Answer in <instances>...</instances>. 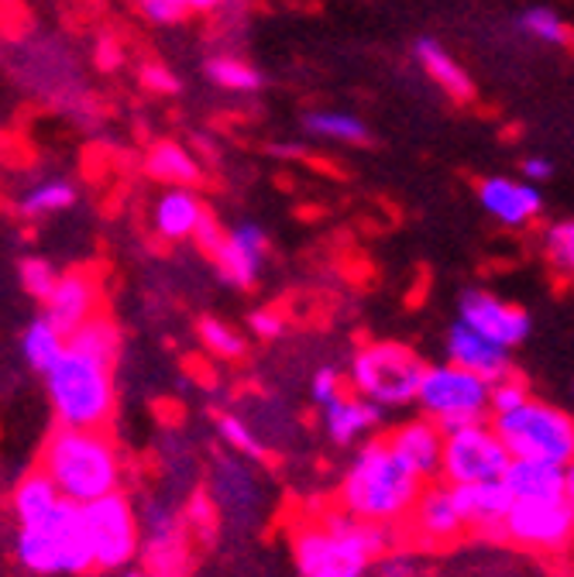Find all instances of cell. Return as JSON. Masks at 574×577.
<instances>
[{
  "instance_id": "ac0fdd59",
  "label": "cell",
  "mask_w": 574,
  "mask_h": 577,
  "mask_svg": "<svg viewBox=\"0 0 574 577\" xmlns=\"http://www.w3.org/2000/svg\"><path fill=\"white\" fill-rule=\"evenodd\" d=\"M447 364H455V368H465L471 375H478L486 385H499L512 375V361H509V351L478 338L475 330H468L465 323H455L447 330Z\"/></svg>"
},
{
  "instance_id": "ffe728a7",
  "label": "cell",
  "mask_w": 574,
  "mask_h": 577,
  "mask_svg": "<svg viewBox=\"0 0 574 577\" xmlns=\"http://www.w3.org/2000/svg\"><path fill=\"white\" fill-rule=\"evenodd\" d=\"M268 255V237L262 227L255 224H237L227 231L224 237V248L217 252V268L221 276L231 282V286H241L248 289L258 282V271H262V261Z\"/></svg>"
},
{
  "instance_id": "6da1fadb",
  "label": "cell",
  "mask_w": 574,
  "mask_h": 577,
  "mask_svg": "<svg viewBox=\"0 0 574 577\" xmlns=\"http://www.w3.org/2000/svg\"><path fill=\"white\" fill-rule=\"evenodd\" d=\"M396 530L358 523L330 509L317 523H304L293 536L296 567L304 577H365L375 560L396 554Z\"/></svg>"
},
{
  "instance_id": "52a82bcc",
  "label": "cell",
  "mask_w": 574,
  "mask_h": 577,
  "mask_svg": "<svg viewBox=\"0 0 574 577\" xmlns=\"http://www.w3.org/2000/svg\"><path fill=\"white\" fill-rule=\"evenodd\" d=\"M489 388L492 385L465 368H455V364H434V368H423L413 403L423 416L437 423L444 437H450L478 427V423H489Z\"/></svg>"
},
{
  "instance_id": "f6af8a7d",
  "label": "cell",
  "mask_w": 574,
  "mask_h": 577,
  "mask_svg": "<svg viewBox=\"0 0 574 577\" xmlns=\"http://www.w3.org/2000/svg\"><path fill=\"white\" fill-rule=\"evenodd\" d=\"M379 570H382V577H413V564H410L403 554H389V557H382Z\"/></svg>"
},
{
  "instance_id": "277c9868",
  "label": "cell",
  "mask_w": 574,
  "mask_h": 577,
  "mask_svg": "<svg viewBox=\"0 0 574 577\" xmlns=\"http://www.w3.org/2000/svg\"><path fill=\"white\" fill-rule=\"evenodd\" d=\"M49 399L59 427L70 430H107L114 416V368L89 354L63 348L45 372Z\"/></svg>"
},
{
  "instance_id": "60d3db41",
  "label": "cell",
  "mask_w": 574,
  "mask_h": 577,
  "mask_svg": "<svg viewBox=\"0 0 574 577\" xmlns=\"http://www.w3.org/2000/svg\"><path fill=\"white\" fill-rule=\"evenodd\" d=\"M248 327L258 333L262 341H276V338H283V333H286V317H283V310L265 307V310H255L248 317Z\"/></svg>"
},
{
  "instance_id": "8992f818",
  "label": "cell",
  "mask_w": 574,
  "mask_h": 577,
  "mask_svg": "<svg viewBox=\"0 0 574 577\" xmlns=\"http://www.w3.org/2000/svg\"><path fill=\"white\" fill-rule=\"evenodd\" d=\"M489 427L502 440L512 461H540V464H557L571 468L574 458V423L567 413L527 399L512 413L489 416Z\"/></svg>"
},
{
  "instance_id": "7c38bea8",
  "label": "cell",
  "mask_w": 574,
  "mask_h": 577,
  "mask_svg": "<svg viewBox=\"0 0 574 577\" xmlns=\"http://www.w3.org/2000/svg\"><path fill=\"white\" fill-rule=\"evenodd\" d=\"M100 302H104V282L94 268H70L59 271V279L45 299V320L70 338L86 320L100 317Z\"/></svg>"
},
{
  "instance_id": "d4e9b609",
  "label": "cell",
  "mask_w": 574,
  "mask_h": 577,
  "mask_svg": "<svg viewBox=\"0 0 574 577\" xmlns=\"http://www.w3.org/2000/svg\"><path fill=\"white\" fill-rule=\"evenodd\" d=\"M327 413H323V423H327V437L334 440V444H351V440H358L361 434H369L375 423H379V413L382 409H375L372 403H365V399H358V396H341L330 403V406H323Z\"/></svg>"
},
{
  "instance_id": "f546056e",
  "label": "cell",
  "mask_w": 574,
  "mask_h": 577,
  "mask_svg": "<svg viewBox=\"0 0 574 577\" xmlns=\"http://www.w3.org/2000/svg\"><path fill=\"white\" fill-rule=\"evenodd\" d=\"M76 203V190L63 179H49V182H39L32 193H24L21 200V214L28 221L35 217H49V214H59V210H66Z\"/></svg>"
},
{
  "instance_id": "74e56055",
  "label": "cell",
  "mask_w": 574,
  "mask_h": 577,
  "mask_svg": "<svg viewBox=\"0 0 574 577\" xmlns=\"http://www.w3.org/2000/svg\"><path fill=\"white\" fill-rule=\"evenodd\" d=\"M224 237H227V227H224L214 214H210V210H203V217L196 221V227H193V234H190L193 245H196L210 261H214L217 252L224 248Z\"/></svg>"
},
{
  "instance_id": "f35d334b",
  "label": "cell",
  "mask_w": 574,
  "mask_h": 577,
  "mask_svg": "<svg viewBox=\"0 0 574 577\" xmlns=\"http://www.w3.org/2000/svg\"><path fill=\"white\" fill-rule=\"evenodd\" d=\"M138 79H141L145 89H152V94H159V97L179 94V79H176L172 70H166L162 63H145V66L138 70Z\"/></svg>"
},
{
  "instance_id": "f1b7e54d",
  "label": "cell",
  "mask_w": 574,
  "mask_h": 577,
  "mask_svg": "<svg viewBox=\"0 0 574 577\" xmlns=\"http://www.w3.org/2000/svg\"><path fill=\"white\" fill-rule=\"evenodd\" d=\"M307 131L317 135V138L348 141V145L369 141L365 120H358L354 114H341V110H317V114H310V117H307Z\"/></svg>"
},
{
  "instance_id": "7a4b0ae2",
  "label": "cell",
  "mask_w": 574,
  "mask_h": 577,
  "mask_svg": "<svg viewBox=\"0 0 574 577\" xmlns=\"http://www.w3.org/2000/svg\"><path fill=\"white\" fill-rule=\"evenodd\" d=\"M423 492V481L392 453L389 440H372L361 447L354 464L348 468L338 505L358 523H375L400 530Z\"/></svg>"
},
{
  "instance_id": "bcb514c9",
  "label": "cell",
  "mask_w": 574,
  "mask_h": 577,
  "mask_svg": "<svg viewBox=\"0 0 574 577\" xmlns=\"http://www.w3.org/2000/svg\"><path fill=\"white\" fill-rule=\"evenodd\" d=\"M172 8H179L183 14H206V11H217L224 0H169Z\"/></svg>"
},
{
  "instance_id": "9a60e30c",
  "label": "cell",
  "mask_w": 574,
  "mask_h": 577,
  "mask_svg": "<svg viewBox=\"0 0 574 577\" xmlns=\"http://www.w3.org/2000/svg\"><path fill=\"white\" fill-rule=\"evenodd\" d=\"M450 499H455L465 530L478 533L486 539L506 543V512L512 505V495L502 484V478L496 481H475V484H450Z\"/></svg>"
},
{
  "instance_id": "1f68e13d",
  "label": "cell",
  "mask_w": 574,
  "mask_h": 577,
  "mask_svg": "<svg viewBox=\"0 0 574 577\" xmlns=\"http://www.w3.org/2000/svg\"><path fill=\"white\" fill-rule=\"evenodd\" d=\"M196 333H200V341H203V348L214 354V357H224V361H241L248 354V344H245V338L234 330V327H227L224 320H214V317H203L200 323H196Z\"/></svg>"
},
{
  "instance_id": "603a6c76",
  "label": "cell",
  "mask_w": 574,
  "mask_h": 577,
  "mask_svg": "<svg viewBox=\"0 0 574 577\" xmlns=\"http://www.w3.org/2000/svg\"><path fill=\"white\" fill-rule=\"evenodd\" d=\"M203 200L196 190H166L152 210V227L162 241L176 245V241H190L196 221L203 217Z\"/></svg>"
},
{
  "instance_id": "9c48e42d",
  "label": "cell",
  "mask_w": 574,
  "mask_h": 577,
  "mask_svg": "<svg viewBox=\"0 0 574 577\" xmlns=\"http://www.w3.org/2000/svg\"><path fill=\"white\" fill-rule=\"evenodd\" d=\"M79 515L89 543V557H94V570H117L135 560V554L141 551V536H138V515L128 495L110 492L97 502L79 505Z\"/></svg>"
},
{
  "instance_id": "4dcf8cb0",
  "label": "cell",
  "mask_w": 574,
  "mask_h": 577,
  "mask_svg": "<svg viewBox=\"0 0 574 577\" xmlns=\"http://www.w3.org/2000/svg\"><path fill=\"white\" fill-rule=\"evenodd\" d=\"M206 76H210V83L234 89V94H255V89L262 86V73L248 63H241V58H234V55H214L210 58Z\"/></svg>"
},
{
  "instance_id": "7402d4cb",
  "label": "cell",
  "mask_w": 574,
  "mask_h": 577,
  "mask_svg": "<svg viewBox=\"0 0 574 577\" xmlns=\"http://www.w3.org/2000/svg\"><path fill=\"white\" fill-rule=\"evenodd\" d=\"M145 172L169 190H196L203 182V165L196 162V156L187 145H179L172 138L156 141L152 148H148Z\"/></svg>"
},
{
  "instance_id": "d6a6232c",
  "label": "cell",
  "mask_w": 574,
  "mask_h": 577,
  "mask_svg": "<svg viewBox=\"0 0 574 577\" xmlns=\"http://www.w3.org/2000/svg\"><path fill=\"white\" fill-rule=\"evenodd\" d=\"M520 28L543 42V45H567L571 42V32H567V21L554 11V8H530L523 18H520Z\"/></svg>"
},
{
  "instance_id": "44dd1931",
  "label": "cell",
  "mask_w": 574,
  "mask_h": 577,
  "mask_svg": "<svg viewBox=\"0 0 574 577\" xmlns=\"http://www.w3.org/2000/svg\"><path fill=\"white\" fill-rule=\"evenodd\" d=\"M502 484L512 499H571L574 495L571 468L540 464V461H509Z\"/></svg>"
},
{
  "instance_id": "7bdbcfd3",
  "label": "cell",
  "mask_w": 574,
  "mask_h": 577,
  "mask_svg": "<svg viewBox=\"0 0 574 577\" xmlns=\"http://www.w3.org/2000/svg\"><path fill=\"white\" fill-rule=\"evenodd\" d=\"M120 58H125V52H120L117 39H100L97 42V66L100 70H117Z\"/></svg>"
},
{
  "instance_id": "8d00e7d4",
  "label": "cell",
  "mask_w": 574,
  "mask_h": 577,
  "mask_svg": "<svg viewBox=\"0 0 574 577\" xmlns=\"http://www.w3.org/2000/svg\"><path fill=\"white\" fill-rule=\"evenodd\" d=\"M217 430H221V437L234 447V450H241V453H248V458H255V461H262L265 458V447H262V440L241 423L237 416H221L217 419Z\"/></svg>"
},
{
  "instance_id": "30bf717a",
  "label": "cell",
  "mask_w": 574,
  "mask_h": 577,
  "mask_svg": "<svg viewBox=\"0 0 574 577\" xmlns=\"http://www.w3.org/2000/svg\"><path fill=\"white\" fill-rule=\"evenodd\" d=\"M502 530L523 551L561 554L574 533V499H512Z\"/></svg>"
},
{
  "instance_id": "7dc6e473",
  "label": "cell",
  "mask_w": 574,
  "mask_h": 577,
  "mask_svg": "<svg viewBox=\"0 0 574 577\" xmlns=\"http://www.w3.org/2000/svg\"><path fill=\"white\" fill-rule=\"evenodd\" d=\"M125 577H148L145 570H131V574H125Z\"/></svg>"
},
{
  "instance_id": "e0dca14e",
  "label": "cell",
  "mask_w": 574,
  "mask_h": 577,
  "mask_svg": "<svg viewBox=\"0 0 574 577\" xmlns=\"http://www.w3.org/2000/svg\"><path fill=\"white\" fill-rule=\"evenodd\" d=\"M145 574L148 577H179L187 570V539L183 526L166 505L145 512Z\"/></svg>"
},
{
  "instance_id": "d590c367",
  "label": "cell",
  "mask_w": 574,
  "mask_h": 577,
  "mask_svg": "<svg viewBox=\"0 0 574 577\" xmlns=\"http://www.w3.org/2000/svg\"><path fill=\"white\" fill-rule=\"evenodd\" d=\"M527 399H533V396H530V388H527V382L517 378V375H509L506 382H499V385L489 388V416L512 413L517 406H523Z\"/></svg>"
},
{
  "instance_id": "4316f807",
  "label": "cell",
  "mask_w": 574,
  "mask_h": 577,
  "mask_svg": "<svg viewBox=\"0 0 574 577\" xmlns=\"http://www.w3.org/2000/svg\"><path fill=\"white\" fill-rule=\"evenodd\" d=\"M59 499H63V495L55 492V484L45 478L42 468H35V471H28V474L18 481L14 499H11V509H14V515H18V523L28 526V523L42 520V515H45Z\"/></svg>"
},
{
  "instance_id": "e575fe53",
  "label": "cell",
  "mask_w": 574,
  "mask_h": 577,
  "mask_svg": "<svg viewBox=\"0 0 574 577\" xmlns=\"http://www.w3.org/2000/svg\"><path fill=\"white\" fill-rule=\"evenodd\" d=\"M55 279H59V271H55L45 258H24V261H21V286H24L28 296H35L39 302L49 299Z\"/></svg>"
},
{
  "instance_id": "ee69618b",
  "label": "cell",
  "mask_w": 574,
  "mask_h": 577,
  "mask_svg": "<svg viewBox=\"0 0 574 577\" xmlns=\"http://www.w3.org/2000/svg\"><path fill=\"white\" fill-rule=\"evenodd\" d=\"M523 175H527V182H548L551 175H554V165L548 162V159H540V156H533V159H527L523 162Z\"/></svg>"
},
{
  "instance_id": "ba28073f",
  "label": "cell",
  "mask_w": 574,
  "mask_h": 577,
  "mask_svg": "<svg viewBox=\"0 0 574 577\" xmlns=\"http://www.w3.org/2000/svg\"><path fill=\"white\" fill-rule=\"evenodd\" d=\"M427 364L406 344L379 341L361 348L351 361V388L358 399L372 403L375 409H396L416 399V388Z\"/></svg>"
},
{
  "instance_id": "3957f363",
  "label": "cell",
  "mask_w": 574,
  "mask_h": 577,
  "mask_svg": "<svg viewBox=\"0 0 574 577\" xmlns=\"http://www.w3.org/2000/svg\"><path fill=\"white\" fill-rule=\"evenodd\" d=\"M45 478L55 492L73 505L97 502L110 492H120V453L104 430H70L59 427L42 447Z\"/></svg>"
},
{
  "instance_id": "83f0119b",
  "label": "cell",
  "mask_w": 574,
  "mask_h": 577,
  "mask_svg": "<svg viewBox=\"0 0 574 577\" xmlns=\"http://www.w3.org/2000/svg\"><path fill=\"white\" fill-rule=\"evenodd\" d=\"M63 348H66V338L45 317H39L32 327L24 330V357L35 372H49L52 361L63 354Z\"/></svg>"
},
{
  "instance_id": "4fadbf2b",
  "label": "cell",
  "mask_w": 574,
  "mask_h": 577,
  "mask_svg": "<svg viewBox=\"0 0 574 577\" xmlns=\"http://www.w3.org/2000/svg\"><path fill=\"white\" fill-rule=\"evenodd\" d=\"M406 530L419 546H431V551L458 543L468 533L455 499H450V484H444V481L423 484V492L416 495V502L406 515Z\"/></svg>"
},
{
  "instance_id": "5bb4252c",
  "label": "cell",
  "mask_w": 574,
  "mask_h": 577,
  "mask_svg": "<svg viewBox=\"0 0 574 577\" xmlns=\"http://www.w3.org/2000/svg\"><path fill=\"white\" fill-rule=\"evenodd\" d=\"M478 338H486L499 348H517L530 338V313L523 307L492 296V292H465L461 296V320Z\"/></svg>"
},
{
  "instance_id": "8fae6325",
  "label": "cell",
  "mask_w": 574,
  "mask_h": 577,
  "mask_svg": "<svg viewBox=\"0 0 574 577\" xmlns=\"http://www.w3.org/2000/svg\"><path fill=\"white\" fill-rule=\"evenodd\" d=\"M509 450L496 437L489 423H478L461 434L444 437L440 453V481L444 484H475V481H496L509 468Z\"/></svg>"
},
{
  "instance_id": "484cf974",
  "label": "cell",
  "mask_w": 574,
  "mask_h": 577,
  "mask_svg": "<svg viewBox=\"0 0 574 577\" xmlns=\"http://www.w3.org/2000/svg\"><path fill=\"white\" fill-rule=\"evenodd\" d=\"M66 348L97 357V361H104V364H110V368H114L117 357H120V330H117V323L107 313H100L94 320H86L76 333H70Z\"/></svg>"
},
{
  "instance_id": "836d02e7",
  "label": "cell",
  "mask_w": 574,
  "mask_h": 577,
  "mask_svg": "<svg viewBox=\"0 0 574 577\" xmlns=\"http://www.w3.org/2000/svg\"><path fill=\"white\" fill-rule=\"evenodd\" d=\"M543 252H548V261L554 265V271L561 276H571L574 271V224L571 221H557L543 234Z\"/></svg>"
},
{
  "instance_id": "5b68a950",
  "label": "cell",
  "mask_w": 574,
  "mask_h": 577,
  "mask_svg": "<svg viewBox=\"0 0 574 577\" xmlns=\"http://www.w3.org/2000/svg\"><path fill=\"white\" fill-rule=\"evenodd\" d=\"M14 554H18L21 567L32 570V574L79 577L86 570H94V557H89L79 505L59 499L42 520L21 526L18 539H14Z\"/></svg>"
},
{
  "instance_id": "cb8c5ba5",
  "label": "cell",
  "mask_w": 574,
  "mask_h": 577,
  "mask_svg": "<svg viewBox=\"0 0 574 577\" xmlns=\"http://www.w3.org/2000/svg\"><path fill=\"white\" fill-rule=\"evenodd\" d=\"M416 58H419V66L427 70V76L444 89V94L450 100H458V104H468L475 97V83L471 76L458 66V58L450 55L440 42L434 39H419L416 42Z\"/></svg>"
},
{
  "instance_id": "d6986e66",
  "label": "cell",
  "mask_w": 574,
  "mask_h": 577,
  "mask_svg": "<svg viewBox=\"0 0 574 577\" xmlns=\"http://www.w3.org/2000/svg\"><path fill=\"white\" fill-rule=\"evenodd\" d=\"M392 453L427 484V481H440V453H444V434L437 430V423L419 416L403 423L400 430H392V437H385Z\"/></svg>"
},
{
  "instance_id": "b9f144b4",
  "label": "cell",
  "mask_w": 574,
  "mask_h": 577,
  "mask_svg": "<svg viewBox=\"0 0 574 577\" xmlns=\"http://www.w3.org/2000/svg\"><path fill=\"white\" fill-rule=\"evenodd\" d=\"M138 4H141L145 18H148V21H156V24H179V21L187 18L179 8H172L169 0H138Z\"/></svg>"
},
{
  "instance_id": "ab89813d",
  "label": "cell",
  "mask_w": 574,
  "mask_h": 577,
  "mask_svg": "<svg viewBox=\"0 0 574 577\" xmlns=\"http://www.w3.org/2000/svg\"><path fill=\"white\" fill-rule=\"evenodd\" d=\"M344 392V385H341V375L334 372V368H320L317 375H313V382H310V399L323 409V406H330L338 396Z\"/></svg>"
},
{
  "instance_id": "2e32d148",
  "label": "cell",
  "mask_w": 574,
  "mask_h": 577,
  "mask_svg": "<svg viewBox=\"0 0 574 577\" xmlns=\"http://www.w3.org/2000/svg\"><path fill=\"white\" fill-rule=\"evenodd\" d=\"M478 203L489 217H496L506 227H523L540 217L543 196L533 182L509 179V175H489L478 182Z\"/></svg>"
}]
</instances>
